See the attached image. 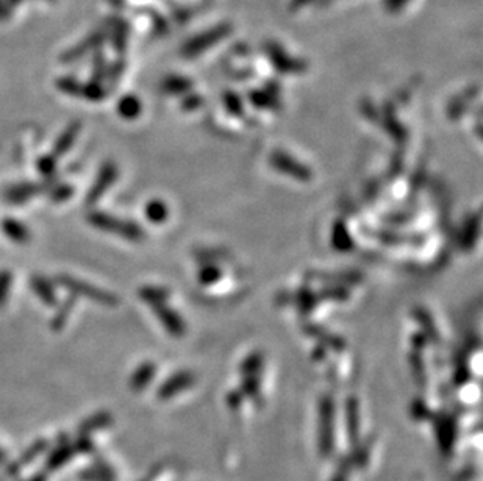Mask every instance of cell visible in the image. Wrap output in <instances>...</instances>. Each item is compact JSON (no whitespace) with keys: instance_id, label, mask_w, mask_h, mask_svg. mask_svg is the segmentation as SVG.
Segmentation results:
<instances>
[{"instance_id":"8fae6325","label":"cell","mask_w":483,"mask_h":481,"mask_svg":"<svg viewBox=\"0 0 483 481\" xmlns=\"http://www.w3.org/2000/svg\"><path fill=\"white\" fill-rule=\"evenodd\" d=\"M30 288L33 289V292L36 294L38 299L41 300L44 305H47V306H57L58 305L55 289H53V285L47 278H44L41 275H33L30 278Z\"/></svg>"},{"instance_id":"277c9868","label":"cell","mask_w":483,"mask_h":481,"mask_svg":"<svg viewBox=\"0 0 483 481\" xmlns=\"http://www.w3.org/2000/svg\"><path fill=\"white\" fill-rule=\"evenodd\" d=\"M55 185H57L55 177H49L41 183H30V182L19 183V185L11 186L10 189H6L5 200L6 202L13 203V205L24 203V202H27V200H30L31 197H36V196H39V194L50 191Z\"/></svg>"},{"instance_id":"ac0fdd59","label":"cell","mask_w":483,"mask_h":481,"mask_svg":"<svg viewBox=\"0 0 483 481\" xmlns=\"http://www.w3.org/2000/svg\"><path fill=\"white\" fill-rule=\"evenodd\" d=\"M144 213L146 217L149 219L150 222L161 224L167 219V213H169V210H167V206L164 205V202H161V200H150V202L146 205Z\"/></svg>"},{"instance_id":"9a60e30c","label":"cell","mask_w":483,"mask_h":481,"mask_svg":"<svg viewBox=\"0 0 483 481\" xmlns=\"http://www.w3.org/2000/svg\"><path fill=\"white\" fill-rule=\"evenodd\" d=\"M371 440H360V443L352 447V453L349 455V461H351L352 467H365L369 463V457H371Z\"/></svg>"},{"instance_id":"2e32d148","label":"cell","mask_w":483,"mask_h":481,"mask_svg":"<svg viewBox=\"0 0 483 481\" xmlns=\"http://www.w3.org/2000/svg\"><path fill=\"white\" fill-rule=\"evenodd\" d=\"M74 305H76V297H74V296L68 297L63 303L58 305L55 316H53L52 322H50L53 330L58 331V330L63 329V326L66 325V322H68L69 316H71V311L74 308Z\"/></svg>"},{"instance_id":"44dd1931","label":"cell","mask_w":483,"mask_h":481,"mask_svg":"<svg viewBox=\"0 0 483 481\" xmlns=\"http://www.w3.org/2000/svg\"><path fill=\"white\" fill-rule=\"evenodd\" d=\"M13 286V273L10 271H0V308L6 303Z\"/></svg>"},{"instance_id":"6da1fadb","label":"cell","mask_w":483,"mask_h":481,"mask_svg":"<svg viewBox=\"0 0 483 481\" xmlns=\"http://www.w3.org/2000/svg\"><path fill=\"white\" fill-rule=\"evenodd\" d=\"M318 452L321 458H330L335 452V400L330 396L319 399Z\"/></svg>"},{"instance_id":"ba28073f","label":"cell","mask_w":483,"mask_h":481,"mask_svg":"<svg viewBox=\"0 0 483 481\" xmlns=\"http://www.w3.org/2000/svg\"><path fill=\"white\" fill-rule=\"evenodd\" d=\"M196 382V377L190 371H180L177 373H174L172 377H169L166 382L160 386V389L157 392V397L161 400H169L172 397L178 396L180 392L186 391L188 387H191Z\"/></svg>"},{"instance_id":"4316f807","label":"cell","mask_w":483,"mask_h":481,"mask_svg":"<svg viewBox=\"0 0 483 481\" xmlns=\"http://www.w3.org/2000/svg\"><path fill=\"white\" fill-rule=\"evenodd\" d=\"M161 472H163V466L155 467V469H153V471L149 473V477L144 478V481H155V478L160 477V473H161Z\"/></svg>"},{"instance_id":"cb8c5ba5","label":"cell","mask_w":483,"mask_h":481,"mask_svg":"<svg viewBox=\"0 0 483 481\" xmlns=\"http://www.w3.org/2000/svg\"><path fill=\"white\" fill-rule=\"evenodd\" d=\"M219 277H220V271L214 266H206L199 273L200 283H204V285H211L214 282H218Z\"/></svg>"},{"instance_id":"7c38bea8","label":"cell","mask_w":483,"mask_h":481,"mask_svg":"<svg viewBox=\"0 0 483 481\" xmlns=\"http://www.w3.org/2000/svg\"><path fill=\"white\" fill-rule=\"evenodd\" d=\"M0 227H2L4 235L6 238H10L13 243H16V244H27L31 238L30 230L16 219H10V217L4 219Z\"/></svg>"},{"instance_id":"d4e9b609","label":"cell","mask_w":483,"mask_h":481,"mask_svg":"<svg viewBox=\"0 0 483 481\" xmlns=\"http://www.w3.org/2000/svg\"><path fill=\"white\" fill-rule=\"evenodd\" d=\"M351 471H352L351 461H349V458H343L330 481H349V473H351Z\"/></svg>"},{"instance_id":"4fadbf2b","label":"cell","mask_w":483,"mask_h":481,"mask_svg":"<svg viewBox=\"0 0 483 481\" xmlns=\"http://www.w3.org/2000/svg\"><path fill=\"white\" fill-rule=\"evenodd\" d=\"M157 373V367L150 361H147V363L141 364L138 369L133 372V375L130 378V387L133 391H143L144 387L149 386L152 383L153 377H155Z\"/></svg>"},{"instance_id":"7a4b0ae2","label":"cell","mask_w":483,"mask_h":481,"mask_svg":"<svg viewBox=\"0 0 483 481\" xmlns=\"http://www.w3.org/2000/svg\"><path fill=\"white\" fill-rule=\"evenodd\" d=\"M86 219L96 229L122 236L125 239L133 240V243H139V240L144 239V230L136 222H132V220L119 219L104 211H90Z\"/></svg>"},{"instance_id":"9c48e42d","label":"cell","mask_w":483,"mask_h":481,"mask_svg":"<svg viewBox=\"0 0 483 481\" xmlns=\"http://www.w3.org/2000/svg\"><path fill=\"white\" fill-rule=\"evenodd\" d=\"M344 422L347 429V438L352 447L361 440V419H360V402L358 399L349 397L344 403Z\"/></svg>"},{"instance_id":"52a82bcc","label":"cell","mask_w":483,"mask_h":481,"mask_svg":"<svg viewBox=\"0 0 483 481\" xmlns=\"http://www.w3.org/2000/svg\"><path fill=\"white\" fill-rule=\"evenodd\" d=\"M435 433H437L441 453L449 457L455 447V440H457V424L451 416L440 414L435 417Z\"/></svg>"},{"instance_id":"ffe728a7","label":"cell","mask_w":483,"mask_h":481,"mask_svg":"<svg viewBox=\"0 0 483 481\" xmlns=\"http://www.w3.org/2000/svg\"><path fill=\"white\" fill-rule=\"evenodd\" d=\"M261 367H263V357H261L260 353H252V355L247 357L243 361V364H241V373H243L244 377L258 375Z\"/></svg>"},{"instance_id":"7402d4cb","label":"cell","mask_w":483,"mask_h":481,"mask_svg":"<svg viewBox=\"0 0 483 481\" xmlns=\"http://www.w3.org/2000/svg\"><path fill=\"white\" fill-rule=\"evenodd\" d=\"M57 157H53L52 153L50 155H44L38 159V163H36V168L39 171V173L44 177H52L53 175V172H55L57 169Z\"/></svg>"},{"instance_id":"30bf717a","label":"cell","mask_w":483,"mask_h":481,"mask_svg":"<svg viewBox=\"0 0 483 481\" xmlns=\"http://www.w3.org/2000/svg\"><path fill=\"white\" fill-rule=\"evenodd\" d=\"M152 310L153 313H155V316L158 317L160 322L163 324L167 333H171L172 336L185 335V322L182 320V317H180L172 308H169L166 303L152 306Z\"/></svg>"},{"instance_id":"603a6c76","label":"cell","mask_w":483,"mask_h":481,"mask_svg":"<svg viewBox=\"0 0 483 481\" xmlns=\"http://www.w3.org/2000/svg\"><path fill=\"white\" fill-rule=\"evenodd\" d=\"M49 192H50V199L53 200V202L62 203V202H64V200H68L72 197L74 188L69 185H55Z\"/></svg>"},{"instance_id":"5bb4252c","label":"cell","mask_w":483,"mask_h":481,"mask_svg":"<svg viewBox=\"0 0 483 481\" xmlns=\"http://www.w3.org/2000/svg\"><path fill=\"white\" fill-rule=\"evenodd\" d=\"M78 133H80V124H72L69 125L68 129H66L62 135L58 136L57 139V143L55 145H53V150H52V155L53 157H63L66 152H68L71 147L74 145V143H76V139L78 136Z\"/></svg>"},{"instance_id":"e0dca14e","label":"cell","mask_w":483,"mask_h":481,"mask_svg":"<svg viewBox=\"0 0 483 481\" xmlns=\"http://www.w3.org/2000/svg\"><path fill=\"white\" fill-rule=\"evenodd\" d=\"M139 297L150 306H155L166 303V300L169 299V292L164 288H158V286H146V288L139 289Z\"/></svg>"},{"instance_id":"8992f818","label":"cell","mask_w":483,"mask_h":481,"mask_svg":"<svg viewBox=\"0 0 483 481\" xmlns=\"http://www.w3.org/2000/svg\"><path fill=\"white\" fill-rule=\"evenodd\" d=\"M270 161L274 169H277L281 173H286V175H291L296 180H300V182H308L312 178V171L307 166L299 163L298 159L288 155L286 152H274Z\"/></svg>"},{"instance_id":"484cf974","label":"cell","mask_w":483,"mask_h":481,"mask_svg":"<svg viewBox=\"0 0 483 481\" xmlns=\"http://www.w3.org/2000/svg\"><path fill=\"white\" fill-rule=\"evenodd\" d=\"M241 402H243V394H241V391H233L227 396V403H229V406L233 410H238L241 406Z\"/></svg>"},{"instance_id":"5b68a950","label":"cell","mask_w":483,"mask_h":481,"mask_svg":"<svg viewBox=\"0 0 483 481\" xmlns=\"http://www.w3.org/2000/svg\"><path fill=\"white\" fill-rule=\"evenodd\" d=\"M118 168L115 163L106 161L102 164V168L99 169L97 178L94 180V183L91 185V188L86 194V203L94 205L97 203L100 199H102L104 194L108 191L113 185H115L118 178Z\"/></svg>"},{"instance_id":"3957f363","label":"cell","mask_w":483,"mask_h":481,"mask_svg":"<svg viewBox=\"0 0 483 481\" xmlns=\"http://www.w3.org/2000/svg\"><path fill=\"white\" fill-rule=\"evenodd\" d=\"M57 282L62 285L64 289H68L71 292V296L74 297H85L88 300H92V302H97L99 305L110 306V308L118 306L119 300L115 294L106 292L91 283L82 282V280H77L71 275H59L57 278Z\"/></svg>"},{"instance_id":"d6986e66","label":"cell","mask_w":483,"mask_h":481,"mask_svg":"<svg viewBox=\"0 0 483 481\" xmlns=\"http://www.w3.org/2000/svg\"><path fill=\"white\" fill-rule=\"evenodd\" d=\"M118 111H119V115L125 119L138 117V115L141 113L139 100L136 97H132V96L122 99L118 105Z\"/></svg>"}]
</instances>
